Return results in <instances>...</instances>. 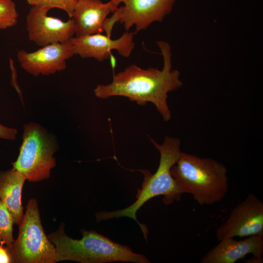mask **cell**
Wrapping results in <instances>:
<instances>
[{
	"mask_svg": "<svg viewBox=\"0 0 263 263\" xmlns=\"http://www.w3.org/2000/svg\"><path fill=\"white\" fill-rule=\"evenodd\" d=\"M157 44L163 58L161 70L131 65L114 75L111 83L98 84L94 90L95 96L100 99L123 96L141 106L151 103L163 120L169 121L171 112L167 102L168 94L180 89L183 82L179 71L172 69L170 44L165 41H158Z\"/></svg>",
	"mask_w": 263,
	"mask_h": 263,
	"instance_id": "6da1fadb",
	"label": "cell"
},
{
	"mask_svg": "<svg viewBox=\"0 0 263 263\" xmlns=\"http://www.w3.org/2000/svg\"><path fill=\"white\" fill-rule=\"evenodd\" d=\"M150 140L160 153L159 164L153 174L148 170H140L144 174V179L141 188L137 189L136 201L124 209L112 211H101L95 215L97 222L121 217L132 219L139 225L147 241L148 229L146 225L137 220V211L146 202L154 197L163 196V203L169 205L175 201H179L182 194L185 193L171 174V169L178 160L182 152L180 140L166 136L161 144L152 138Z\"/></svg>",
	"mask_w": 263,
	"mask_h": 263,
	"instance_id": "7a4b0ae2",
	"label": "cell"
},
{
	"mask_svg": "<svg viewBox=\"0 0 263 263\" xmlns=\"http://www.w3.org/2000/svg\"><path fill=\"white\" fill-rule=\"evenodd\" d=\"M171 174L184 192L191 194L201 205L216 203L228 191L226 168L210 158L181 152Z\"/></svg>",
	"mask_w": 263,
	"mask_h": 263,
	"instance_id": "3957f363",
	"label": "cell"
},
{
	"mask_svg": "<svg viewBox=\"0 0 263 263\" xmlns=\"http://www.w3.org/2000/svg\"><path fill=\"white\" fill-rule=\"evenodd\" d=\"M80 240L73 239L64 232L61 225L48 238L54 245L59 261H73L81 263L125 262L149 263L144 255L134 253L129 246L112 241L94 230L82 229Z\"/></svg>",
	"mask_w": 263,
	"mask_h": 263,
	"instance_id": "277c9868",
	"label": "cell"
},
{
	"mask_svg": "<svg viewBox=\"0 0 263 263\" xmlns=\"http://www.w3.org/2000/svg\"><path fill=\"white\" fill-rule=\"evenodd\" d=\"M57 148L55 137L42 126L34 122L25 124L19 155L13 168L30 182L48 179L56 165L53 155Z\"/></svg>",
	"mask_w": 263,
	"mask_h": 263,
	"instance_id": "5b68a950",
	"label": "cell"
},
{
	"mask_svg": "<svg viewBox=\"0 0 263 263\" xmlns=\"http://www.w3.org/2000/svg\"><path fill=\"white\" fill-rule=\"evenodd\" d=\"M8 249L12 263H54L59 261L54 245L44 232L35 199L29 201L19 225L18 238Z\"/></svg>",
	"mask_w": 263,
	"mask_h": 263,
	"instance_id": "8992f818",
	"label": "cell"
},
{
	"mask_svg": "<svg viewBox=\"0 0 263 263\" xmlns=\"http://www.w3.org/2000/svg\"><path fill=\"white\" fill-rule=\"evenodd\" d=\"M176 0H111L117 20L127 31L134 26L136 33L154 22H162Z\"/></svg>",
	"mask_w": 263,
	"mask_h": 263,
	"instance_id": "52a82bcc",
	"label": "cell"
},
{
	"mask_svg": "<svg viewBox=\"0 0 263 263\" xmlns=\"http://www.w3.org/2000/svg\"><path fill=\"white\" fill-rule=\"evenodd\" d=\"M263 236V203L253 193L238 204L217 229L220 241L227 238Z\"/></svg>",
	"mask_w": 263,
	"mask_h": 263,
	"instance_id": "ba28073f",
	"label": "cell"
},
{
	"mask_svg": "<svg viewBox=\"0 0 263 263\" xmlns=\"http://www.w3.org/2000/svg\"><path fill=\"white\" fill-rule=\"evenodd\" d=\"M49 10L40 5H33L26 19L28 38L43 47L70 40L75 34L74 20L67 21L47 15Z\"/></svg>",
	"mask_w": 263,
	"mask_h": 263,
	"instance_id": "9c48e42d",
	"label": "cell"
},
{
	"mask_svg": "<svg viewBox=\"0 0 263 263\" xmlns=\"http://www.w3.org/2000/svg\"><path fill=\"white\" fill-rule=\"evenodd\" d=\"M70 39L41 47L32 52L18 51L17 57L21 67L35 76L47 75L65 70L66 61L75 55Z\"/></svg>",
	"mask_w": 263,
	"mask_h": 263,
	"instance_id": "30bf717a",
	"label": "cell"
},
{
	"mask_svg": "<svg viewBox=\"0 0 263 263\" xmlns=\"http://www.w3.org/2000/svg\"><path fill=\"white\" fill-rule=\"evenodd\" d=\"M133 32L127 31L116 39L100 33L72 37L75 55L82 58H94L99 61L108 59L112 50H116L121 56L128 57L134 48Z\"/></svg>",
	"mask_w": 263,
	"mask_h": 263,
	"instance_id": "8fae6325",
	"label": "cell"
},
{
	"mask_svg": "<svg viewBox=\"0 0 263 263\" xmlns=\"http://www.w3.org/2000/svg\"><path fill=\"white\" fill-rule=\"evenodd\" d=\"M263 236L255 235L237 241L227 238L210 250L201 260V263H235L247 255L252 254L253 263L263 261Z\"/></svg>",
	"mask_w": 263,
	"mask_h": 263,
	"instance_id": "7c38bea8",
	"label": "cell"
},
{
	"mask_svg": "<svg viewBox=\"0 0 263 263\" xmlns=\"http://www.w3.org/2000/svg\"><path fill=\"white\" fill-rule=\"evenodd\" d=\"M115 10L111 1L78 0L72 17L76 37L101 33L108 15Z\"/></svg>",
	"mask_w": 263,
	"mask_h": 263,
	"instance_id": "4fadbf2b",
	"label": "cell"
},
{
	"mask_svg": "<svg viewBox=\"0 0 263 263\" xmlns=\"http://www.w3.org/2000/svg\"><path fill=\"white\" fill-rule=\"evenodd\" d=\"M26 180L22 173L13 168L0 171V200L12 215L14 223L19 225L24 216L21 198Z\"/></svg>",
	"mask_w": 263,
	"mask_h": 263,
	"instance_id": "5bb4252c",
	"label": "cell"
},
{
	"mask_svg": "<svg viewBox=\"0 0 263 263\" xmlns=\"http://www.w3.org/2000/svg\"><path fill=\"white\" fill-rule=\"evenodd\" d=\"M12 215L3 202L0 200V242H2L7 248H10L14 242Z\"/></svg>",
	"mask_w": 263,
	"mask_h": 263,
	"instance_id": "9a60e30c",
	"label": "cell"
},
{
	"mask_svg": "<svg viewBox=\"0 0 263 263\" xmlns=\"http://www.w3.org/2000/svg\"><path fill=\"white\" fill-rule=\"evenodd\" d=\"M18 18L15 2L12 0H0V30L14 26Z\"/></svg>",
	"mask_w": 263,
	"mask_h": 263,
	"instance_id": "2e32d148",
	"label": "cell"
},
{
	"mask_svg": "<svg viewBox=\"0 0 263 263\" xmlns=\"http://www.w3.org/2000/svg\"><path fill=\"white\" fill-rule=\"evenodd\" d=\"M78 0H41L38 5L49 10L58 8L65 11L70 19L72 18L74 8Z\"/></svg>",
	"mask_w": 263,
	"mask_h": 263,
	"instance_id": "e0dca14e",
	"label": "cell"
},
{
	"mask_svg": "<svg viewBox=\"0 0 263 263\" xmlns=\"http://www.w3.org/2000/svg\"><path fill=\"white\" fill-rule=\"evenodd\" d=\"M17 132V129L8 128L0 124V138L11 140H15Z\"/></svg>",
	"mask_w": 263,
	"mask_h": 263,
	"instance_id": "ac0fdd59",
	"label": "cell"
},
{
	"mask_svg": "<svg viewBox=\"0 0 263 263\" xmlns=\"http://www.w3.org/2000/svg\"><path fill=\"white\" fill-rule=\"evenodd\" d=\"M4 243L0 242V263H12V258L7 247H4Z\"/></svg>",
	"mask_w": 263,
	"mask_h": 263,
	"instance_id": "d6986e66",
	"label": "cell"
},
{
	"mask_svg": "<svg viewBox=\"0 0 263 263\" xmlns=\"http://www.w3.org/2000/svg\"><path fill=\"white\" fill-rule=\"evenodd\" d=\"M10 67L11 69L12 72V84L13 86L15 87V88L16 89L17 91L19 93V94L20 95V88L18 86V85L17 83V75H16V72L15 70V68L14 65V62L13 60H12L11 58H10Z\"/></svg>",
	"mask_w": 263,
	"mask_h": 263,
	"instance_id": "ffe728a7",
	"label": "cell"
},
{
	"mask_svg": "<svg viewBox=\"0 0 263 263\" xmlns=\"http://www.w3.org/2000/svg\"><path fill=\"white\" fill-rule=\"evenodd\" d=\"M28 3L31 6L38 5L41 0H26Z\"/></svg>",
	"mask_w": 263,
	"mask_h": 263,
	"instance_id": "44dd1931",
	"label": "cell"
}]
</instances>
